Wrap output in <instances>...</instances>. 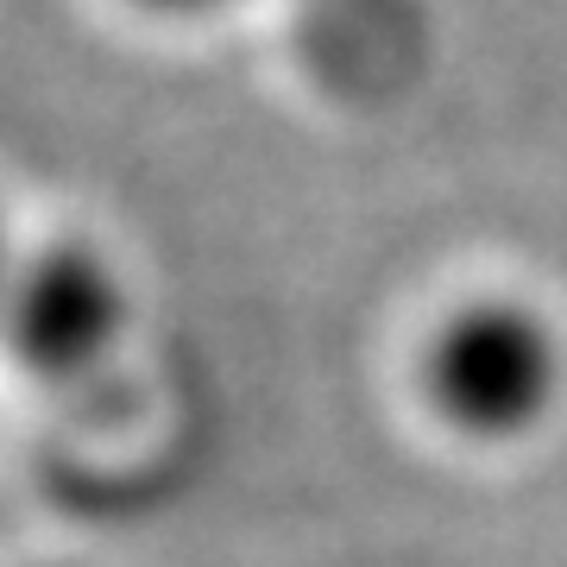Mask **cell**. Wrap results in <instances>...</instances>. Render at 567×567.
Masks as SVG:
<instances>
[{
	"mask_svg": "<svg viewBox=\"0 0 567 567\" xmlns=\"http://www.w3.org/2000/svg\"><path fill=\"white\" fill-rule=\"evenodd\" d=\"M416 385L435 423L466 442H524L561 404L567 341L524 297H466L423 334Z\"/></svg>",
	"mask_w": 567,
	"mask_h": 567,
	"instance_id": "6da1fadb",
	"label": "cell"
},
{
	"mask_svg": "<svg viewBox=\"0 0 567 567\" xmlns=\"http://www.w3.org/2000/svg\"><path fill=\"white\" fill-rule=\"evenodd\" d=\"M126 328H133V290L107 246L58 234L20 252L0 303V353L20 379L44 391H82L114 365Z\"/></svg>",
	"mask_w": 567,
	"mask_h": 567,
	"instance_id": "7a4b0ae2",
	"label": "cell"
},
{
	"mask_svg": "<svg viewBox=\"0 0 567 567\" xmlns=\"http://www.w3.org/2000/svg\"><path fill=\"white\" fill-rule=\"evenodd\" d=\"M126 7H140V13H152V20L189 25V20H215V13L240 7V0H126Z\"/></svg>",
	"mask_w": 567,
	"mask_h": 567,
	"instance_id": "3957f363",
	"label": "cell"
},
{
	"mask_svg": "<svg viewBox=\"0 0 567 567\" xmlns=\"http://www.w3.org/2000/svg\"><path fill=\"white\" fill-rule=\"evenodd\" d=\"M13 265H20V246L7 234V215H0V303H7V284H13Z\"/></svg>",
	"mask_w": 567,
	"mask_h": 567,
	"instance_id": "277c9868",
	"label": "cell"
}]
</instances>
